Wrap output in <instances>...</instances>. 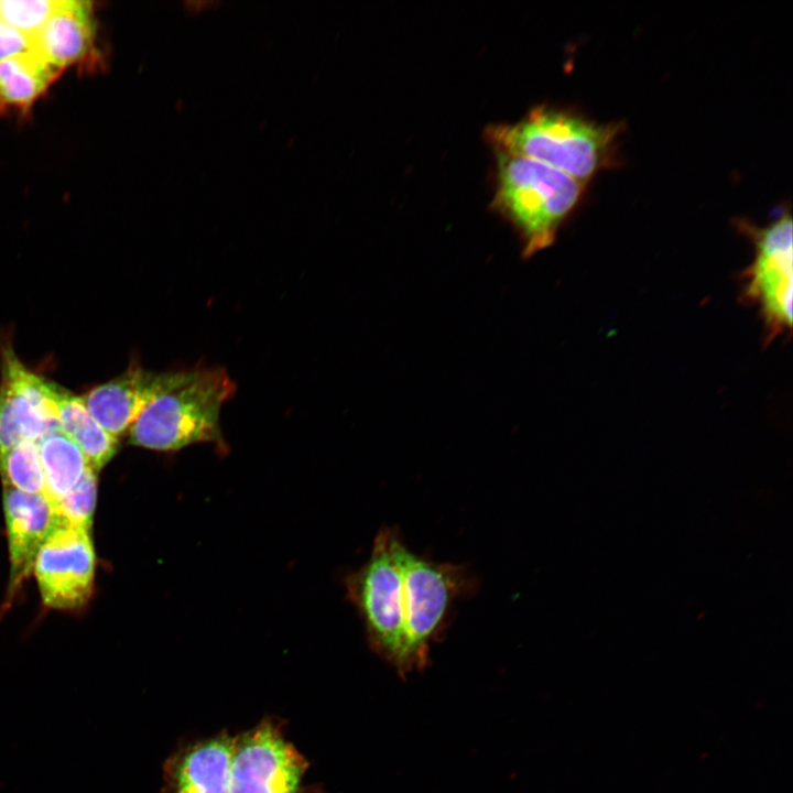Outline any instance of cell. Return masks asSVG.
Segmentation results:
<instances>
[{
	"label": "cell",
	"mask_w": 793,
	"mask_h": 793,
	"mask_svg": "<svg viewBox=\"0 0 793 793\" xmlns=\"http://www.w3.org/2000/svg\"><path fill=\"white\" fill-rule=\"evenodd\" d=\"M59 72L31 51L0 59V111L26 112Z\"/></svg>",
	"instance_id": "15"
},
{
	"label": "cell",
	"mask_w": 793,
	"mask_h": 793,
	"mask_svg": "<svg viewBox=\"0 0 793 793\" xmlns=\"http://www.w3.org/2000/svg\"><path fill=\"white\" fill-rule=\"evenodd\" d=\"M160 377L161 373L133 362L120 376L95 387L82 398L96 422L119 438L129 432L155 394Z\"/></svg>",
	"instance_id": "13"
},
{
	"label": "cell",
	"mask_w": 793,
	"mask_h": 793,
	"mask_svg": "<svg viewBox=\"0 0 793 793\" xmlns=\"http://www.w3.org/2000/svg\"><path fill=\"white\" fill-rule=\"evenodd\" d=\"M754 241V258L747 271V295L754 301L773 334L792 325V218L783 213L764 228L747 226Z\"/></svg>",
	"instance_id": "7"
},
{
	"label": "cell",
	"mask_w": 793,
	"mask_h": 793,
	"mask_svg": "<svg viewBox=\"0 0 793 793\" xmlns=\"http://www.w3.org/2000/svg\"><path fill=\"white\" fill-rule=\"evenodd\" d=\"M475 588L476 579L466 565L437 563L404 548V649L400 672L425 664L430 644L446 628L455 602Z\"/></svg>",
	"instance_id": "4"
},
{
	"label": "cell",
	"mask_w": 793,
	"mask_h": 793,
	"mask_svg": "<svg viewBox=\"0 0 793 793\" xmlns=\"http://www.w3.org/2000/svg\"><path fill=\"white\" fill-rule=\"evenodd\" d=\"M397 528L379 530L368 561L346 579L348 597L363 622L370 647L400 670L404 649L402 555Z\"/></svg>",
	"instance_id": "5"
},
{
	"label": "cell",
	"mask_w": 793,
	"mask_h": 793,
	"mask_svg": "<svg viewBox=\"0 0 793 793\" xmlns=\"http://www.w3.org/2000/svg\"><path fill=\"white\" fill-rule=\"evenodd\" d=\"M95 566L88 530L58 521L33 567L43 602L55 609L82 607L93 593Z\"/></svg>",
	"instance_id": "8"
},
{
	"label": "cell",
	"mask_w": 793,
	"mask_h": 793,
	"mask_svg": "<svg viewBox=\"0 0 793 793\" xmlns=\"http://www.w3.org/2000/svg\"><path fill=\"white\" fill-rule=\"evenodd\" d=\"M58 0H0V19L32 37L47 22Z\"/></svg>",
	"instance_id": "19"
},
{
	"label": "cell",
	"mask_w": 793,
	"mask_h": 793,
	"mask_svg": "<svg viewBox=\"0 0 793 793\" xmlns=\"http://www.w3.org/2000/svg\"><path fill=\"white\" fill-rule=\"evenodd\" d=\"M493 208L510 222L531 257L555 241L585 184L540 161L496 150Z\"/></svg>",
	"instance_id": "2"
},
{
	"label": "cell",
	"mask_w": 793,
	"mask_h": 793,
	"mask_svg": "<svg viewBox=\"0 0 793 793\" xmlns=\"http://www.w3.org/2000/svg\"><path fill=\"white\" fill-rule=\"evenodd\" d=\"M31 39V52L58 70L89 62L96 56L91 3L59 1L47 22Z\"/></svg>",
	"instance_id": "12"
},
{
	"label": "cell",
	"mask_w": 793,
	"mask_h": 793,
	"mask_svg": "<svg viewBox=\"0 0 793 793\" xmlns=\"http://www.w3.org/2000/svg\"><path fill=\"white\" fill-rule=\"evenodd\" d=\"M617 133L615 124L544 106L513 124L491 126L486 132L495 150L540 161L584 184L608 165Z\"/></svg>",
	"instance_id": "3"
},
{
	"label": "cell",
	"mask_w": 793,
	"mask_h": 793,
	"mask_svg": "<svg viewBox=\"0 0 793 793\" xmlns=\"http://www.w3.org/2000/svg\"><path fill=\"white\" fill-rule=\"evenodd\" d=\"M182 3L184 9L191 14H197L220 4L217 0H186Z\"/></svg>",
	"instance_id": "21"
},
{
	"label": "cell",
	"mask_w": 793,
	"mask_h": 793,
	"mask_svg": "<svg viewBox=\"0 0 793 793\" xmlns=\"http://www.w3.org/2000/svg\"><path fill=\"white\" fill-rule=\"evenodd\" d=\"M45 390L54 404L61 432L78 446L95 470L104 467L116 455L118 438L96 422L82 397L47 380Z\"/></svg>",
	"instance_id": "14"
},
{
	"label": "cell",
	"mask_w": 793,
	"mask_h": 793,
	"mask_svg": "<svg viewBox=\"0 0 793 793\" xmlns=\"http://www.w3.org/2000/svg\"><path fill=\"white\" fill-rule=\"evenodd\" d=\"M32 39L0 19V59L30 52Z\"/></svg>",
	"instance_id": "20"
},
{
	"label": "cell",
	"mask_w": 793,
	"mask_h": 793,
	"mask_svg": "<svg viewBox=\"0 0 793 793\" xmlns=\"http://www.w3.org/2000/svg\"><path fill=\"white\" fill-rule=\"evenodd\" d=\"M307 768L281 723L265 718L235 736L229 793H300Z\"/></svg>",
	"instance_id": "6"
},
{
	"label": "cell",
	"mask_w": 793,
	"mask_h": 793,
	"mask_svg": "<svg viewBox=\"0 0 793 793\" xmlns=\"http://www.w3.org/2000/svg\"><path fill=\"white\" fill-rule=\"evenodd\" d=\"M54 431L61 430L45 379L30 371L7 346L0 380V456L23 441L39 443Z\"/></svg>",
	"instance_id": "9"
},
{
	"label": "cell",
	"mask_w": 793,
	"mask_h": 793,
	"mask_svg": "<svg viewBox=\"0 0 793 793\" xmlns=\"http://www.w3.org/2000/svg\"><path fill=\"white\" fill-rule=\"evenodd\" d=\"M235 392L222 368L161 372L155 394L128 432L129 444L159 452L196 443L221 446L220 411Z\"/></svg>",
	"instance_id": "1"
},
{
	"label": "cell",
	"mask_w": 793,
	"mask_h": 793,
	"mask_svg": "<svg viewBox=\"0 0 793 793\" xmlns=\"http://www.w3.org/2000/svg\"><path fill=\"white\" fill-rule=\"evenodd\" d=\"M4 487L28 493H45L44 471L35 442L23 441L0 456Z\"/></svg>",
	"instance_id": "17"
},
{
	"label": "cell",
	"mask_w": 793,
	"mask_h": 793,
	"mask_svg": "<svg viewBox=\"0 0 793 793\" xmlns=\"http://www.w3.org/2000/svg\"><path fill=\"white\" fill-rule=\"evenodd\" d=\"M96 470L89 466L70 491L53 500L58 521L89 531L96 504Z\"/></svg>",
	"instance_id": "18"
},
{
	"label": "cell",
	"mask_w": 793,
	"mask_h": 793,
	"mask_svg": "<svg viewBox=\"0 0 793 793\" xmlns=\"http://www.w3.org/2000/svg\"><path fill=\"white\" fill-rule=\"evenodd\" d=\"M37 445L45 493L56 500L76 486L90 465L78 446L61 431L50 433Z\"/></svg>",
	"instance_id": "16"
},
{
	"label": "cell",
	"mask_w": 793,
	"mask_h": 793,
	"mask_svg": "<svg viewBox=\"0 0 793 793\" xmlns=\"http://www.w3.org/2000/svg\"><path fill=\"white\" fill-rule=\"evenodd\" d=\"M3 508L10 555V593L29 576L36 555L57 525L53 500L46 493H28L4 487Z\"/></svg>",
	"instance_id": "10"
},
{
	"label": "cell",
	"mask_w": 793,
	"mask_h": 793,
	"mask_svg": "<svg viewBox=\"0 0 793 793\" xmlns=\"http://www.w3.org/2000/svg\"><path fill=\"white\" fill-rule=\"evenodd\" d=\"M233 741V736L222 731L171 756L164 764L166 792L229 793Z\"/></svg>",
	"instance_id": "11"
}]
</instances>
